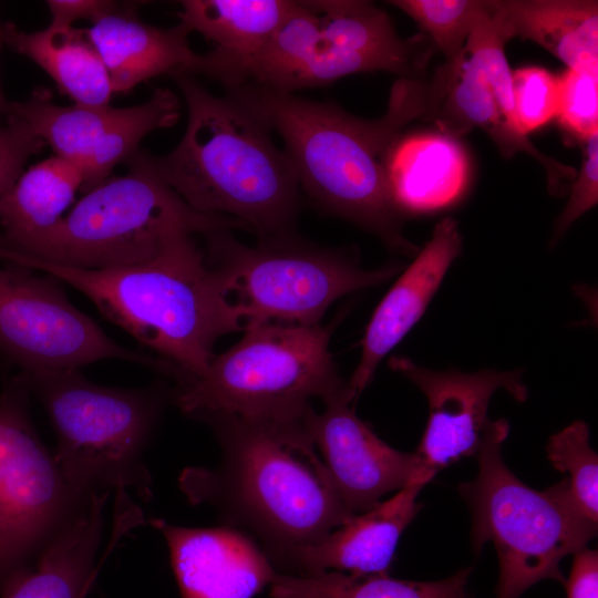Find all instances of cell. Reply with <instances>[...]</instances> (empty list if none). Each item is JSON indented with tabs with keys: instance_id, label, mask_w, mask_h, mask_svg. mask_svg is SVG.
I'll use <instances>...</instances> for the list:
<instances>
[{
	"instance_id": "cell-1",
	"label": "cell",
	"mask_w": 598,
	"mask_h": 598,
	"mask_svg": "<svg viewBox=\"0 0 598 598\" xmlns=\"http://www.w3.org/2000/svg\"><path fill=\"white\" fill-rule=\"evenodd\" d=\"M270 131L277 132L300 189L324 212L377 235L392 251L415 257L420 248L402 231L403 215L388 189V154L415 120L431 121L444 90L433 76L399 78L386 112L379 118L357 117L332 102L245 83L226 89Z\"/></svg>"
},
{
	"instance_id": "cell-2",
	"label": "cell",
	"mask_w": 598,
	"mask_h": 598,
	"mask_svg": "<svg viewBox=\"0 0 598 598\" xmlns=\"http://www.w3.org/2000/svg\"><path fill=\"white\" fill-rule=\"evenodd\" d=\"M195 419L212 427L220 460L214 468H185L178 480L182 492L193 505L216 508L226 526L255 534L269 559L320 540L353 516L317 451L306 417Z\"/></svg>"
},
{
	"instance_id": "cell-3",
	"label": "cell",
	"mask_w": 598,
	"mask_h": 598,
	"mask_svg": "<svg viewBox=\"0 0 598 598\" xmlns=\"http://www.w3.org/2000/svg\"><path fill=\"white\" fill-rule=\"evenodd\" d=\"M173 78L185 100L187 126L169 153L150 154L158 176L193 209L230 218L259 240L295 235L299 179L269 127L194 75Z\"/></svg>"
},
{
	"instance_id": "cell-4",
	"label": "cell",
	"mask_w": 598,
	"mask_h": 598,
	"mask_svg": "<svg viewBox=\"0 0 598 598\" xmlns=\"http://www.w3.org/2000/svg\"><path fill=\"white\" fill-rule=\"evenodd\" d=\"M0 260L51 275L84 293L107 320L159 354L176 383L204 372L220 337L243 331L194 236L147 261L116 268H73L12 254H1Z\"/></svg>"
},
{
	"instance_id": "cell-5",
	"label": "cell",
	"mask_w": 598,
	"mask_h": 598,
	"mask_svg": "<svg viewBox=\"0 0 598 598\" xmlns=\"http://www.w3.org/2000/svg\"><path fill=\"white\" fill-rule=\"evenodd\" d=\"M126 163L124 175L109 177L86 192L53 227L17 249L0 248V255L106 269L147 261L185 236L243 228L230 218L188 206L158 176L147 152H136Z\"/></svg>"
},
{
	"instance_id": "cell-6",
	"label": "cell",
	"mask_w": 598,
	"mask_h": 598,
	"mask_svg": "<svg viewBox=\"0 0 598 598\" xmlns=\"http://www.w3.org/2000/svg\"><path fill=\"white\" fill-rule=\"evenodd\" d=\"M18 374L43 406L56 436L54 457L76 489L132 491L151 501L153 481L143 456L173 390L101 385L78 369Z\"/></svg>"
},
{
	"instance_id": "cell-7",
	"label": "cell",
	"mask_w": 598,
	"mask_h": 598,
	"mask_svg": "<svg viewBox=\"0 0 598 598\" xmlns=\"http://www.w3.org/2000/svg\"><path fill=\"white\" fill-rule=\"evenodd\" d=\"M508 433L505 419L492 421L476 453V477L457 487L471 512L473 550L478 554L487 542L495 547L496 598H519L545 579L564 584L561 560L597 535V524L571 498L567 478L536 491L507 467L502 446Z\"/></svg>"
},
{
	"instance_id": "cell-8",
	"label": "cell",
	"mask_w": 598,
	"mask_h": 598,
	"mask_svg": "<svg viewBox=\"0 0 598 598\" xmlns=\"http://www.w3.org/2000/svg\"><path fill=\"white\" fill-rule=\"evenodd\" d=\"M330 326L266 323L215 354L200 374L176 383L172 402L189 417L229 414L303 419L316 399L348 386L329 350Z\"/></svg>"
},
{
	"instance_id": "cell-9",
	"label": "cell",
	"mask_w": 598,
	"mask_h": 598,
	"mask_svg": "<svg viewBox=\"0 0 598 598\" xmlns=\"http://www.w3.org/2000/svg\"><path fill=\"white\" fill-rule=\"evenodd\" d=\"M206 256L220 293L245 331L266 324H319L339 298L385 282L401 269L391 264L364 269L344 250L320 248L295 235L237 240L230 229L204 235Z\"/></svg>"
},
{
	"instance_id": "cell-10",
	"label": "cell",
	"mask_w": 598,
	"mask_h": 598,
	"mask_svg": "<svg viewBox=\"0 0 598 598\" xmlns=\"http://www.w3.org/2000/svg\"><path fill=\"white\" fill-rule=\"evenodd\" d=\"M32 395L16 373L0 392V591L90 503L38 434Z\"/></svg>"
},
{
	"instance_id": "cell-11",
	"label": "cell",
	"mask_w": 598,
	"mask_h": 598,
	"mask_svg": "<svg viewBox=\"0 0 598 598\" xmlns=\"http://www.w3.org/2000/svg\"><path fill=\"white\" fill-rule=\"evenodd\" d=\"M0 260V362L30 373L118 359L169 371L166 361L127 349L68 299L60 281Z\"/></svg>"
},
{
	"instance_id": "cell-12",
	"label": "cell",
	"mask_w": 598,
	"mask_h": 598,
	"mask_svg": "<svg viewBox=\"0 0 598 598\" xmlns=\"http://www.w3.org/2000/svg\"><path fill=\"white\" fill-rule=\"evenodd\" d=\"M4 114L78 166L85 181L83 190L89 192L138 152L148 133L175 125L181 103L173 91L158 87L146 102L128 107L62 106L53 102L49 90L37 87L27 100L9 102Z\"/></svg>"
},
{
	"instance_id": "cell-13",
	"label": "cell",
	"mask_w": 598,
	"mask_h": 598,
	"mask_svg": "<svg viewBox=\"0 0 598 598\" xmlns=\"http://www.w3.org/2000/svg\"><path fill=\"white\" fill-rule=\"evenodd\" d=\"M310 2L318 23L301 60L275 90L295 93L374 71L422 78L434 45L426 34L399 38L389 16L369 1Z\"/></svg>"
},
{
	"instance_id": "cell-14",
	"label": "cell",
	"mask_w": 598,
	"mask_h": 598,
	"mask_svg": "<svg viewBox=\"0 0 598 598\" xmlns=\"http://www.w3.org/2000/svg\"><path fill=\"white\" fill-rule=\"evenodd\" d=\"M389 365L409 379L427 399V423L414 451L417 463L415 481L419 483L427 484L451 464L476 455L492 423L488 406L497 390L507 391L519 402L528 396L522 370L436 371L406 357H392Z\"/></svg>"
},
{
	"instance_id": "cell-15",
	"label": "cell",
	"mask_w": 598,
	"mask_h": 598,
	"mask_svg": "<svg viewBox=\"0 0 598 598\" xmlns=\"http://www.w3.org/2000/svg\"><path fill=\"white\" fill-rule=\"evenodd\" d=\"M349 385L315 409L305 422L334 486L350 513L374 507L381 498L415 481L416 457L393 448L357 416Z\"/></svg>"
},
{
	"instance_id": "cell-16",
	"label": "cell",
	"mask_w": 598,
	"mask_h": 598,
	"mask_svg": "<svg viewBox=\"0 0 598 598\" xmlns=\"http://www.w3.org/2000/svg\"><path fill=\"white\" fill-rule=\"evenodd\" d=\"M169 549L182 598H252L278 573L256 542L229 526L189 528L151 519Z\"/></svg>"
},
{
	"instance_id": "cell-17",
	"label": "cell",
	"mask_w": 598,
	"mask_h": 598,
	"mask_svg": "<svg viewBox=\"0 0 598 598\" xmlns=\"http://www.w3.org/2000/svg\"><path fill=\"white\" fill-rule=\"evenodd\" d=\"M426 484L410 483L391 498L354 514L320 540L285 550L270 561L287 575L348 570L351 574H389L400 537L416 517Z\"/></svg>"
},
{
	"instance_id": "cell-18",
	"label": "cell",
	"mask_w": 598,
	"mask_h": 598,
	"mask_svg": "<svg viewBox=\"0 0 598 598\" xmlns=\"http://www.w3.org/2000/svg\"><path fill=\"white\" fill-rule=\"evenodd\" d=\"M461 251L458 224L445 217L384 295L367 326L360 361L348 381L355 400L372 381L379 363L421 319Z\"/></svg>"
},
{
	"instance_id": "cell-19",
	"label": "cell",
	"mask_w": 598,
	"mask_h": 598,
	"mask_svg": "<svg viewBox=\"0 0 598 598\" xmlns=\"http://www.w3.org/2000/svg\"><path fill=\"white\" fill-rule=\"evenodd\" d=\"M289 0H184L179 18L214 49L198 54L190 75H205L230 89L244 83L252 60L295 7Z\"/></svg>"
},
{
	"instance_id": "cell-20",
	"label": "cell",
	"mask_w": 598,
	"mask_h": 598,
	"mask_svg": "<svg viewBox=\"0 0 598 598\" xmlns=\"http://www.w3.org/2000/svg\"><path fill=\"white\" fill-rule=\"evenodd\" d=\"M87 33L114 93L130 91L162 74H190L198 58L182 23L168 29L151 25L137 17L136 3L118 4L92 23Z\"/></svg>"
},
{
	"instance_id": "cell-21",
	"label": "cell",
	"mask_w": 598,
	"mask_h": 598,
	"mask_svg": "<svg viewBox=\"0 0 598 598\" xmlns=\"http://www.w3.org/2000/svg\"><path fill=\"white\" fill-rule=\"evenodd\" d=\"M446 68L448 79L445 93L431 120L440 133L457 140L474 127L483 130L503 156L511 157L525 152L536 158L546 171L549 192L563 196L576 177L575 168L543 154L527 135L508 122L489 81L464 50L458 60Z\"/></svg>"
},
{
	"instance_id": "cell-22",
	"label": "cell",
	"mask_w": 598,
	"mask_h": 598,
	"mask_svg": "<svg viewBox=\"0 0 598 598\" xmlns=\"http://www.w3.org/2000/svg\"><path fill=\"white\" fill-rule=\"evenodd\" d=\"M385 177L403 216L435 212L462 197L468 184V157L457 140L442 133L401 135L388 154Z\"/></svg>"
},
{
	"instance_id": "cell-23",
	"label": "cell",
	"mask_w": 598,
	"mask_h": 598,
	"mask_svg": "<svg viewBox=\"0 0 598 598\" xmlns=\"http://www.w3.org/2000/svg\"><path fill=\"white\" fill-rule=\"evenodd\" d=\"M109 493L89 505L1 589L0 598H85L96 575Z\"/></svg>"
},
{
	"instance_id": "cell-24",
	"label": "cell",
	"mask_w": 598,
	"mask_h": 598,
	"mask_svg": "<svg viewBox=\"0 0 598 598\" xmlns=\"http://www.w3.org/2000/svg\"><path fill=\"white\" fill-rule=\"evenodd\" d=\"M1 37L12 50L44 70L74 104L110 105L114 92L87 29L50 23L42 30L27 32L7 22Z\"/></svg>"
},
{
	"instance_id": "cell-25",
	"label": "cell",
	"mask_w": 598,
	"mask_h": 598,
	"mask_svg": "<svg viewBox=\"0 0 598 598\" xmlns=\"http://www.w3.org/2000/svg\"><path fill=\"white\" fill-rule=\"evenodd\" d=\"M493 1L509 40H530L568 68L598 64L597 1Z\"/></svg>"
},
{
	"instance_id": "cell-26",
	"label": "cell",
	"mask_w": 598,
	"mask_h": 598,
	"mask_svg": "<svg viewBox=\"0 0 598 598\" xmlns=\"http://www.w3.org/2000/svg\"><path fill=\"white\" fill-rule=\"evenodd\" d=\"M84 183L80 168L58 155L29 167L0 208V248L17 249L53 227Z\"/></svg>"
},
{
	"instance_id": "cell-27",
	"label": "cell",
	"mask_w": 598,
	"mask_h": 598,
	"mask_svg": "<svg viewBox=\"0 0 598 598\" xmlns=\"http://www.w3.org/2000/svg\"><path fill=\"white\" fill-rule=\"evenodd\" d=\"M472 569L465 567L437 581L395 579L389 574L321 571L309 575L277 573L272 598H473L466 590Z\"/></svg>"
},
{
	"instance_id": "cell-28",
	"label": "cell",
	"mask_w": 598,
	"mask_h": 598,
	"mask_svg": "<svg viewBox=\"0 0 598 598\" xmlns=\"http://www.w3.org/2000/svg\"><path fill=\"white\" fill-rule=\"evenodd\" d=\"M390 3L412 18L452 66L465 42L487 11L486 0H393Z\"/></svg>"
},
{
	"instance_id": "cell-29",
	"label": "cell",
	"mask_w": 598,
	"mask_h": 598,
	"mask_svg": "<svg viewBox=\"0 0 598 598\" xmlns=\"http://www.w3.org/2000/svg\"><path fill=\"white\" fill-rule=\"evenodd\" d=\"M589 437L587 423L574 421L549 437L546 453L553 466L567 474L569 494L578 509L598 524V456Z\"/></svg>"
},
{
	"instance_id": "cell-30",
	"label": "cell",
	"mask_w": 598,
	"mask_h": 598,
	"mask_svg": "<svg viewBox=\"0 0 598 598\" xmlns=\"http://www.w3.org/2000/svg\"><path fill=\"white\" fill-rule=\"evenodd\" d=\"M556 117L581 143L598 133V64L568 68L559 76Z\"/></svg>"
},
{
	"instance_id": "cell-31",
	"label": "cell",
	"mask_w": 598,
	"mask_h": 598,
	"mask_svg": "<svg viewBox=\"0 0 598 598\" xmlns=\"http://www.w3.org/2000/svg\"><path fill=\"white\" fill-rule=\"evenodd\" d=\"M515 120L527 135L556 117L559 99V76L539 66L512 71Z\"/></svg>"
},
{
	"instance_id": "cell-32",
	"label": "cell",
	"mask_w": 598,
	"mask_h": 598,
	"mask_svg": "<svg viewBox=\"0 0 598 598\" xmlns=\"http://www.w3.org/2000/svg\"><path fill=\"white\" fill-rule=\"evenodd\" d=\"M44 146L45 143L20 121L7 117V124L0 125V208L27 161Z\"/></svg>"
},
{
	"instance_id": "cell-33",
	"label": "cell",
	"mask_w": 598,
	"mask_h": 598,
	"mask_svg": "<svg viewBox=\"0 0 598 598\" xmlns=\"http://www.w3.org/2000/svg\"><path fill=\"white\" fill-rule=\"evenodd\" d=\"M582 145L581 167L573 183L569 200L555 224L551 244L598 202V133L584 141Z\"/></svg>"
},
{
	"instance_id": "cell-34",
	"label": "cell",
	"mask_w": 598,
	"mask_h": 598,
	"mask_svg": "<svg viewBox=\"0 0 598 598\" xmlns=\"http://www.w3.org/2000/svg\"><path fill=\"white\" fill-rule=\"evenodd\" d=\"M565 588L567 598H598V551L584 548L576 553Z\"/></svg>"
},
{
	"instance_id": "cell-35",
	"label": "cell",
	"mask_w": 598,
	"mask_h": 598,
	"mask_svg": "<svg viewBox=\"0 0 598 598\" xmlns=\"http://www.w3.org/2000/svg\"><path fill=\"white\" fill-rule=\"evenodd\" d=\"M45 3L51 13L50 23L62 27H72L80 19L94 23L118 6L110 0H49Z\"/></svg>"
},
{
	"instance_id": "cell-36",
	"label": "cell",
	"mask_w": 598,
	"mask_h": 598,
	"mask_svg": "<svg viewBox=\"0 0 598 598\" xmlns=\"http://www.w3.org/2000/svg\"><path fill=\"white\" fill-rule=\"evenodd\" d=\"M1 40H2V37H1V27H0V43H1ZM8 103L9 101L4 97V94L2 92L1 84H0V114L6 113Z\"/></svg>"
}]
</instances>
